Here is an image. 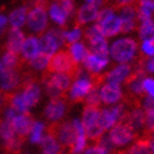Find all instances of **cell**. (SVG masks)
Segmentation results:
<instances>
[{
	"mask_svg": "<svg viewBox=\"0 0 154 154\" xmlns=\"http://www.w3.org/2000/svg\"><path fill=\"white\" fill-rule=\"evenodd\" d=\"M45 72L49 74H66L73 79V82L78 79L80 75H83V69L80 68V64L73 59L68 50H60L58 53H54L48 61Z\"/></svg>",
	"mask_w": 154,
	"mask_h": 154,
	"instance_id": "cell-1",
	"label": "cell"
},
{
	"mask_svg": "<svg viewBox=\"0 0 154 154\" xmlns=\"http://www.w3.org/2000/svg\"><path fill=\"white\" fill-rule=\"evenodd\" d=\"M105 135L108 137L115 152L127 149L129 145H132L138 139V134L134 132V129L127 124L124 120L110 128L105 133Z\"/></svg>",
	"mask_w": 154,
	"mask_h": 154,
	"instance_id": "cell-2",
	"label": "cell"
},
{
	"mask_svg": "<svg viewBox=\"0 0 154 154\" xmlns=\"http://www.w3.org/2000/svg\"><path fill=\"white\" fill-rule=\"evenodd\" d=\"M100 108L84 106V109L82 112L80 122L83 124L84 130H85V133H87L88 139L90 142H97L99 138H102L105 134V132L100 127V122H99Z\"/></svg>",
	"mask_w": 154,
	"mask_h": 154,
	"instance_id": "cell-3",
	"label": "cell"
},
{
	"mask_svg": "<svg viewBox=\"0 0 154 154\" xmlns=\"http://www.w3.org/2000/svg\"><path fill=\"white\" fill-rule=\"evenodd\" d=\"M69 106H70V103L68 102V98H53L44 106L43 118L50 125L58 124L65 120Z\"/></svg>",
	"mask_w": 154,
	"mask_h": 154,
	"instance_id": "cell-4",
	"label": "cell"
},
{
	"mask_svg": "<svg viewBox=\"0 0 154 154\" xmlns=\"http://www.w3.org/2000/svg\"><path fill=\"white\" fill-rule=\"evenodd\" d=\"M0 143L9 154H18L23 149L24 139L17 135L9 120L0 119Z\"/></svg>",
	"mask_w": 154,
	"mask_h": 154,
	"instance_id": "cell-5",
	"label": "cell"
},
{
	"mask_svg": "<svg viewBox=\"0 0 154 154\" xmlns=\"http://www.w3.org/2000/svg\"><path fill=\"white\" fill-rule=\"evenodd\" d=\"M127 109H128L127 105L123 102L119 103V104H115V105L100 108L99 122H100V127L105 133L110 128H113L115 124H118V123L124 120Z\"/></svg>",
	"mask_w": 154,
	"mask_h": 154,
	"instance_id": "cell-6",
	"label": "cell"
},
{
	"mask_svg": "<svg viewBox=\"0 0 154 154\" xmlns=\"http://www.w3.org/2000/svg\"><path fill=\"white\" fill-rule=\"evenodd\" d=\"M138 44L133 38H125L114 42L110 48V55L115 61L119 63H128L132 60L137 53Z\"/></svg>",
	"mask_w": 154,
	"mask_h": 154,
	"instance_id": "cell-7",
	"label": "cell"
},
{
	"mask_svg": "<svg viewBox=\"0 0 154 154\" xmlns=\"http://www.w3.org/2000/svg\"><path fill=\"white\" fill-rule=\"evenodd\" d=\"M49 125V130L55 135V138L59 140V143L63 145V148L68 150L73 145L75 137H76V130L72 120H63L58 123V124Z\"/></svg>",
	"mask_w": 154,
	"mask_h": 154,
	"instance_id": "cell-8",
	"label": "cell"
},
{
	"mask_svg": "<svg viewBox=\"0 0 154 154\" xmlns=\"http://www.w3.org/2000/svg\"><path fill=\"white\" fill-rule=\"evenodd\" d=\"M95 88L93 85V83H91V80L87 76L84 75H80L78 79H75L73 83L70 88H69V91H68V102L70 104H75V103H82L84 100V98H85L89 91Z\"/></svg>",
	"mask_w": 154,
	"mask_h": 154,
	"instance_id": "cell-9",
	"label": "cell"
},
{
	"mask_svg": "<svg viewBox=\"0 0 154 154\" xmlns=\"http://www.w3.org/2000/svg\"><path fill=\"white\" fill-rule=\"evenodd\" d=\"M26 24L33 33H35L38 36H42L47 32L48 25H49L47 10L43 9V8H38V6L32 8L28 14Z\"/></svg>",
	"mask_w": 154,
	"mask_h": 154,
	"instance_id": "cell-10",
	"label": "cell"
},
{
	"mask_svg": "<svg viewBox=\"0 0 154 154\" xmlns=\"http://www.w3.org/2000/svg\"><path fill=\"white\" fill-rule=\"evenodd\" d=\"M99 95H100L102 104L105 106L119 104L124 100V91L122 90L119 84L104 83L99 87Z\"/></svg>",
	"mask_w": 154,
	"mask_h": 154,
	"instance_id": "cell-11",
	"label": "cell"
},
{
	"mask_svg": "<svg viewBox=\"0 0 154 154\" xmlns=\"http://www.w3.org/2000/svg\"><path fill=\"white\" fill-rule=\"evenodd\" d=\"M21 72L23 70L3 68L0 70V90L5 93L19 90L21 88Z\"/></svg>",
	"mask_w": 154,
	"mask_h": 154,
	"instance_id": "cell-12",
	"label": "cell"
},
{
	"mask_svg": "<svg viewBox=\"0 0 154 154\" xmlns=\"http://www.w3.org/2000/svg\"><path fill=\"white\" fill-rule=\"evenodd\" d=\"M124 122L134 129V132L139 135L145 132V113L140 104L130 105L127 109Z\"/></svg>",
	"mask_w": 154,
	"mask_h": 154,
	"instance_id": "cell-13",
	"label": "cell"
},
{
	"mask_svg": "<svg viewBox=\"0 0 154 154\" xmlns=\"http://www.w3.org/2000/svg\"><path fill=\"white\" fill-rule=\"evenodd\" d=\"M20 93L23 97L25 105L28 106V109H33L38 104H39L42 99V88H40V80L28 83L25 85H23L20 88Z\"/></svg>",
	"mask_w": 154,
	"mask_h": 154,
	"instance_id": "cell-14",
	"label": "cell"
},
{
	"mask_svg": "<svg viewBox=\"0 0 154 154\" xmlns=\"http://www.w3.org/2000/svg\"><path fill=\"white\" fill-rule=\"evenodd\" d=\"M119 11H120V20H122L120 33H130V32H134V30H138L139 20H138L137 3L123 8Z\"/></svg>",
	"mask_w": 154,
	"mask_h": 154,
	"instance_id": "cell-15",
	"label": "cell"
},
{
	"mask_svg": "<svg viewBox=\"0 0 154 154\" xmlns=\"http://www.w3.org/2000/svg\"><path fill=\"white\" fill-rule=\"evenodd\" d=\"M72 122H73L75 130H76V137H75L73 145L66 152H68V154H83V152L85 150L87 147L90 144V140L88 139L85 130L83 128L80 118H74V119H72Z\"/></svg>",
	"mask_w": 154,
	"mask_h": 154,
	"instance_id": "cell-16",
	"label": "cell"
},
{
	"mask_svg": "<svg viewBox=\"0 0 154 154\" xmlns=\"http://www.w3.org/2000/svg\"><path fill=\"white\" fill-rule=\"evenodd\" d=\"M98 13H99V8L93 4H85L80 6L75 13L74 28H80L83 25H85L87 23L95 20L98 17Z\"/></svg>",
	"mask_w": 154,
	"mask_h": 154,
	"instance_id": "cell-17",
	"label": "cell"
},
{
	"mask_svg": "<svg viewBox=\"0 0 154 154\" xmlns=\"http://www.w3.org/2000/svg\"><path fill=\"white\" fill-rule=\"evenodd\" d=\"M48 132H49V125L47 122L34 119L32 128H30L29 133H28L26 140L29 142V144L34 145V147H39L40 142L43 140V138L45 137V134Z\"/></svg>",
	"mask_w": 154,
	"mask_h": 154,
	"instance_id": "cell-18",
	"label": "cell"
},
{
	"mask_svg": "<svg viewBox=\"0 0 154 154\" xmlns=\"http://www.w3.org/2000/svg\"><path fill=\"white\" fill-rule=\"evenodd\" d=\"M39 53H40L39 40L33 35L25 38L24 44H23L21 50H20V59L23 61V64L28 66L29 61L32 59H34Z\"/></svg>",
	"mask_w": 154,
	"mask_h": 154,
	"instance_id": "cell-19",
	"label": "cell"
},
{
	"mask_svg": "<svg viewBox=\"0 0 154 154\" xmlns=\"http://www.w3.org/2000/svg\"><path fill=\"white\" fill-rule=\"evenodd\" d=\"M24 40H25V34L23 33V30H20V28L11 26V29L9 30V34H8V40L3 45V49L17 53L20 55V50L23 44H24Z\"/></svg>",
	"mask_w": 154,
	"mask_h": 154,
	"instance_id": "cell-20",
	"label": "cell"
},
{
	"mask_svg": "<svg viewBox=\"0 0 154 154\" xmlns=\"http://www.w3.org/2000/svg\"><path fill=\"white\" fill-rule=\"evenodd\" d=\"M133 69V63H122L120 65L110 69L106 72L105 75V83H113V84H120L124 83L125 78Z\"/></svg>",
	"mask_w": 154,
	"mask_h": 154,
	"instance_id": "cell-21",
	"label": "cell"
},
{
	"mask_svg": "<svg viewBox=\"0 0 154 154\" xmlns=\"http://www.w3.org/2000/svg\"><path fill=\"white\" fill-rule=\"evenodd\" d=\"M39 149H40V153L43 154H64V150H65L63 148V145L59 143V140L50 130L45 134L43 140L40 142Z\"/></svg>",
	"mask_w": 154,
	"mask_h": 154,
	"instance_id": "cell-22",
	"label": "cell"
},
{
	"mask_svg": "<svg viewBox=\"0 0 154 154\" xmlns=\"http://www.w3.org/2000/svg\"><path fill=\"white\" fill-rule=\"evenodd\" d=\"M137 10H138V20L140 23L153 21L154 15V0H138L137 2Z\"/></svg>",
	"mask_w": 154,
	"mask_h": 154,
	"instance_id": "cell-23",
	"label": "cell"
},
{
	"mask_svg": "<svg viewBox=\"0 0 154 154\" xmlns=\"http://www.w3.org/2000/svg\"><path fill=\"white\" fill-rule=\"evenodd\" d=\"M109 63V58H103V57H98L95 54H89L87 59L83 61V65L85 68L87 72L90 73H100L103 68H105Z\"/></svg>",
	"mask_w": 154,
	"mask_h": 154,
	"instance_id": "cell-24",
	"label": "cell"
},
{
	"mask_svg": "<svg viewBox=\"0 0 154 154\" xmlns=\"http://www.w3.org/2000/svg\"><path fill=\"white\" fill-rule=\"evenodd\" d=\"M100 28H102L104 38H112V36L120 33L122 20H120L119 17H115V15L113 14L109 19L105 20L103 24H100Z\"/></svg>",
	"mask_w": 154,
	"mask_h": 154,
	"instance_id": "cell-25",
	"label": "cell"
},
{
	"mask_svg": "<svg viewBox=\"0 0 154 154\" xmlns=\"http://www.w3.org/2000/svg\"><path fill=\"white\" fill-rule=\"evenodd\" d=\"M49 14H50L51 19L55 21L58 25H60V28H63V29L66 28L68 20H69V15L64 11V9L57 2H53L49 5Z\"/></svg>",
	"mask_w": 154,
	"mask_h": 154,
	"instance_id": "cell-26",
	"label": "cell"
},
{
	"mask_svg": "<svg viewBox=\"0 0 154 154\" xmlns=\"http://www.w3.org/2000/svg\"><path fill=\"white\" fill-rule=\"evenodd\" d=\"M66 48H68V51L70 53V55L73 57V59L79 64L83 63V61L87 59V57L90 54L89 49L85 47V44L79 43V42L66 44Z\"/></svg>",
	"mask_w": 154,
	"mask_h": 154,
	"instance_id": "cell-27",
	"label": "cell"
},
{
	"mask_svg": "<svg viewBox=\"0 0 154 154\" xmlns=\"http://www.w3.org/2000/svg\"><path fill=\"white\" fill-rule=\"evenodd\" d=\"M39 48H40V51L42 53L48 54L49 57H51L53 54L59 49L57 42L54 40L48 33H44L40 36V39H39Z\"/></svg>",
	"mask_w": 154,
	"mask_h": 154,
	"instance_id": "cell-28",
	"label": "cell"
},
{
	"mask_svg": "<svg viewBox=\"0 0 154 154\" xmlns=\"http://www.w3.org/2000/svg\"><path fill=\"white\" fill-rule=\"evenodd\" d=\"M29 8L28 6H21L19 9L14 10L11 14H10V23L14 28H21L23 25L26 23V19H28V14H29Z\"/></svg>",
	"mask_w": 154,
	"mask_h": 154,
	"instance_id": "cell-29",
	"label": "cell"
},
{
	"mask_svg": "<svg viewBox=\"0 0 154 154\" xmlns=\"http://www.w3.org/2000/svg\"><path fill=\"white\" fill-rule=\"evenodd\" d=\"M120 154H150L147 139H137L132 145L124 150H120Z\"/></svg>",
	"mask_w": 154,
	"mask_h": 154,
	"instance_id": "cell-30",
	"label": "cell"
},
{
	"mask_svg": "<svg viewBox=\"0 0 154 154\" xmlns=\"http://www.w3.org/2000/svg\"><path fill=\"white\" fill-rule=\"evenodd\" d=\"M88 49L91 54H95V55L103 57V58H108V54H109V50H108V43L105 40V38H102V39L95 40L93 43H89Z\"/></svg>",
	"mask_w": 154,
	"mask_h": 154,
	"instance_id": "cell-31",
	"label": "cell"
},
{
	"mask_svg": "<svg viewBox=\"0 0 154 154\" xmlns=\"http://www.w3.org/2000/svg\"><path fill=\"white\" fill-rule=\"evenodd\" d=\"M49 59H50V57L48 55V54L40 51L34 59H32V60L29 61L28 66H29L30 69H33V70H35V72L44 70V69L47 68V65H48Z\"/></svg>",
	"mask_w": 154,
	"mask_h": 154,
	"instance_id": "cell-32",
	"label": "cell"
},
{
	"mask_svg": "<svg viewBox=\"0 0 154 154\" xmlns=\"http://www.w3.org/2000/svg\"><path fill=\"white\" fill-rule=\"evenodd\" d=\"M83 38L89 43H93L95 40H99L104 38L103 32H102V28L99 24H94L93 26H89L85 30H83Z\"/></svg>",
	"mask_w": 154,
	"mask_h": 154,
	"instance_id": "cell-33",
	"label": "cell"
},
{
	"mask_svg": "<svg viewBox=\"0 0 154 154\" xmlns=\"http://www.w3.org/2000/svg\"><path fill=\"white\" fill-rule=\"evenodd\" d=\"M138 32H139L140 40H154V23H140L139 26H138Z\"/></svg>",
	"mask_w": 154,
	"mask_h": 154,
	"instance_id": "cell-34",
	"label": "cell"
},
{
	"mask_svg": "<svg viewBox=\"0 0 154 154\" xmlns=\"http://www.w3.org/2000/svg\"><path fill=\"white\" fill-rule=\"evenodd\" d=\"M83 103L85 104L84 106H94V108H100L102 100H100V95H99V88H93L89 94L84 98Z\"/></svg>",
	"mask_w": 154,
	"mask_h": 154,
	"instance_id": "cell-35",
	"label": "cell"
},
{
	"mask_svg": "<svg viewBox=\"0 0 154 154\" xmlns=\"http://www.w3.org/2000/svg\"><path fill=\"white\" fill-rule=\"evenodd\" d=\"M138 0H103V6L112 8L114 11H118L120 9L129 5H133Z\"/></svg>",
	"mask_w": 154,
	"mask_h": 154,
	"instance_id": "cell-36",
	"label": "cell"
},
{
	"mask_svg": "<svg viewBox=\"0 0 154 154\" xmlns=\"http://www.w3.org/2000/svg\"><path fill=\"white\" fill-rule=\"evenodd\" d=\"M113 153L114 152L103 147V145L99 144L98 142H91L87 147V149L83 152V154H113Z\"/></svg>",
	"mask_w": 154,
	"mask_h": 154,
	"instance_id": "cell-37",
	"label": "cell"
},
{
	"mask_svg": "<svg viewBox=\"0 0 154 154\" xmlns=\"http://www.w3.org/2000/svg\"><path fill=\"white\" fill-rule=\"evenodd\" d=\"M64 34V39L66 44H72V43H76L78 40H80V38L83 36V32L80 28H74L70 32H63Z\"/></svg>",
	"mask_w": 154,
	"mask_h": 154,
	"instance_id": "cell-38",
	"label": "cell"
},
{
	"mask_svg": "<svg viewBox=\"0 0 154 154\" xmlns=\"http://www.w3.org/2000/svg\"><path fill=\"white\" fill-rule=\"evenodd\" d=\"M63 32L64 30H61V29H58V28H51V29H49L48 30V34L53 38L54 40L57 42V44H58V47L59 48H61V47H66V43H65V39H64V34H63Z\"/></svg>",
	"mask_w": 154,
	"mask_h": 154,
	"instance_id": "cell-39",
	"label": "cell"
},
{
	"mask_svg": "<svg viewBox=\"0 0 154 154\" xmlns=\"http://www.w3.org/2000/svg\"><path fill=\"white\" fill-rule=\"evenodd\" d=\"M53 2H57L61 8L64 9V11L69 15V18L74 14L75 10V3L74 0H53Z\"/></svg>",
	"mask_w": 154,
	"mask_h": 154,
	"instance_id": "cell-40",
	"label": "cell"
},
{
	"mask_svg": "<svg viewBox=\"0 0 154 154\" xmlns=\"http://www.w3.org/2000/svg\"><path fill=\"white\" fill-rule=\"evenodd\" d=\"M113 13H114V10L112 9V8H106V6H104V8H103V10H99V13H98V17H97V19H95L97 24H99V25L103 24L105 20H108V19L112 17Z\"/></svg>",
	"mask_w": 154,
	"mask_h": 154,
	"instance_id": "cell-41",
	"label": "cell"
},
{
	"mask_svg": "<svg viewBox=\"0 0 154 154\" xmlns=\"http://www.w3.org/2000/svg\"><path fill=\"white\" fill-rule=\"evenodd\" d=\"M143 87H144V91H145V97L154 99V79L145 78L143 82Z\"/></svg>",
	"mask_w": 154,
	"mask_h": 154,
	"instance_id": "cell-42",
	"label": "cell"
},
{
	"mask_svg": "<svg viewBox=\"0 0 154 154\" xmlns=\"http://www.w3.org/2000/svg\"><path fill=\"white\" fill-rule=\"evenodd\" d=\"M142 51L148 57H154V40H144L142 44Z\"/></svg>",
	"mask_w": 154,
	"mask_h": 154,
	"instance_id": "cell-43",
	"label": "cell"
},
{
	"mask_svg": "<svg viewBox=\"0 0 154 154\" xmlns=\"http://www.w3.org/2000/svg\"><path fill=\"white\" fill-rule=\"evenodd\" d=\"M50 2H51V0H30V3H32L33 8L38 6V8H43V9H45V10L49 9Z\"/></svg>",
	"mask_w": 154,
	"mask_h": 154,
	"instance_id": "cell-44",
	"label": "cell"
},
{
	"mask_svg": "<svg viewBox=\"0 0 154 154\" xmlns=\"http://www.w3.org/2000/svg\"><path fill=\"white\" fill-rule=\"evenodd\" d=\"M147 142H148V145H149L150 154H154V129H153V130H150V132H148Z\"/></svg>",
	"mask_w": 154,
	"mask_h": 154,
	"instance_id": "cell-45",
	"label": "cell"
},
{
	"mask_svg": "<svg viewBox=\"0 0 154 154\" xmlns=\"http://www.w3.org/2000/svg\"><path fill=\"white\" fill-rule=\"evenodd\" d=\"M6 24H8V19L4 17V15H0V36L3 35L4 30L6 28Z\"/></svg>",
	"mask_w": 154,
	"mask_h": 154,
	"instance_id": "cell-46",
	"label": "cell"
},
{
	"mask_svg": "<svg viewBox=\"0 0 154 154\" xmlns=\"http://www.w3.org/2000/svg\"><path fill=\"white\" fill-rule=\"evenodd\" d=\"M145 69H147V72H150V73H154V57L149 58L147 64H145Z\"/></svg>",
	"mask_w": 154,
	"mask_h": 154,
	"instance_id": "cell-47",
	"label": "cell"
},
{
	"mask_svg": "<svg viewBox=\"0 0 154 154\" xmlns=\"http://www.w3.org/2000/svg\"><path fill=\"white\" fill-rule=\"evenodd\" d=\"M88 4H93L95 6H103V0H87Z\"/></svg>",
	"mask_w": 154,
	"mask_h": 154,
	"instance_id": "cell-48",
	"label": "cell"
},
{
	"mask_svg": "<svg viewBox=\"0 0 154 154\" xmlns=\"http://www.w3.org/2000/svg\"><path fill=\"white\" fill-rule=\"evenodd\" d=\"M2 69H3V63L0 61V70H2Z\"/></svg>",
	"mask_w": 154,
	"mask_h": 154,
	"instance_id": "cell-49",
	"label": "cell"
},
{
	"mask_svg": "<svg viewBox=\"0 0 154 154\" xmlns=\"http://www.w3.org/2000/svg\"><path fill=\"white\" fill-rule=\"evenodd\" d=\"M39 154H43V153H39Z\"/></svg>",
	"mask_w": 154,
	"mask_h": 154,
	"instance_id": "cell-50",
	"label": "cell"
}]
</instances>
